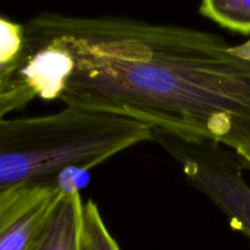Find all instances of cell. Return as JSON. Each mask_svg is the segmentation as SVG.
<instances>
[{
    "mask_svg": "<svg viewBox=\"0 0 250 250\" xmlns=\"http://www.w3.org/2000/svg\"><path fill=\"white\" fill-rule=\"evenodd\" d=\"M43 100L208 141L250 170V61L210 32L126 17L42 14L23 24Z\"/></svg>",
    "mask_w": 250,
    "mask_h": 250,
    "instance_id": "6da1fadb",
    "label": "cell"
},
{
    "mask_svg": "<svg viewBox=\"0 0 250 250\" xmlns=\"http://www.w3.org/2000/svg\"><path fill=\"white\" fill-rule=\"evenodd\" d=\"M153 139V129L138 121L71 106L42 116L4 117L0 119V190L58 186L68 168L90 171Z\"/></svg>",
    "mask_w": 250,
    "mask_h": 250,
    "instance_id": "7a4b0ae2",
    "label": "cell"
},
{
    "mask_svg": "<svg viewBox=\"0 0 250 250\" xmlns=\"http://www.w3.org/2000/svg\"><path fill=\"white\" fill-rule=\"evenodd\" d=\"M153 132V141L177 160L188 182L229 217L234 229L250 238V187L242 175V161L212 142Z\"/></svg>",
    "mask_w": 250,
    "mask_h": 250,
    "instance_id": "3957f363",
    "label": "cell"
},
{
    "mask_svg": "<svg viewBox=\"0 0 250 250\" xmlns=\"http://www.w3.org/2000/svg\"><path fill=\"white\" fill-rule=\"evenodd\" d=\"M58 186L33 185L0 190V250H34L54 208Z\"/></svg>",
    "mask_w": 250,
    "mask_h": 250,
    "instance_id": "277c9868",
    "label": "cell"
},
{
    "mask_svg": "<svg viewBox=\"0 0 250 250\" xmlns=\"http://www.w3.org/2000/svg\"><path fill=\"white\" fill-rule=\"evenodd\" d=\"M83 204L77 190L63 193L49 216L34 250H78Z\"/></svg>",
    "mask_w": 250,
    "mask_h": 250,
    "instance_id": "5b68a950",
    "label": "cell"
},
{
    "mask_svg": "<svg viewBox=\"0 0 250 250\" xmlns=\"http://www.w3.org/2000/svg\"><path fill=\"white\" fill-rule=\"evenodd\" d=\"M200 12L229 31L250 34V0H202Z\"/></svg>",
    "mask_w": 250,
    "mask_h": 250,
    "instance_id": "8992f818",
    "label": "cell"
},
{
    "mask_svg": "<svg viewBox=\"0 0 250 250\" xmlns=\"http://www.w3.org/2000/svg\"><path fill=\"white\" fill-rule=\"evenodd\" d=\"M78 250H120L103 220L99 208L92 199L83 204Z\"/></svg>",
    "mask_w": 250,
    "mask_h": 250,
    "instance_id": "52a82bcc",
    "label": "cell"
},
{
    "mask_svg": "<svg viewBox=\"0 0 250 250\" xmlns=\"http://www.w3.org/2000/svg\"><path fill=\"white\" fill-rule=\"evenodd\" d=\"M23 24L0 16V66L16 63L23 49Z\"/></svg>",
    "mask_w": 250,
    "mask_h": 250,
    "instance_id": "ba28073f",
    "label": "cell"
},
{
    "mask_svg": "<svg viewBox=\"0 0 250 250\" xmlns=\"http://www.w3.org/2000/svg\"><path fill=\"white\" fill-rule=\"evenodd\" d=\"M34 98H37L36 94L26 83L0 95V119L7 117L17 110L23 109Z\"/></svg>",
    "mask_w": 250,
    "mask_h": 250,
    "instance_id": "9c48e42d",
    "label": "cell"
},
{
    "mask_svg": "<svg viewBox=\"0 0 250 250\" xmlns=\"http://www.w3.org/2000/svg\"><path fill=\"white\" fill-rule=\"evenodd\" d=\"M20 60L16 63L6 66H0V95L24 84L23 81L19 76Z\"/></svg>",
    "mask_w": 250,
    "mask_h": 250,
    "instance_id": "30bf717a",
    "label": "cell"
},
{
    "mask_svg": "<svg viewBox=\"0 0 250 250\" xmlns=\"http://www.w3.org/2000/svg\"><path fill=\"white\" fill-rule=\"evenodd\" d=\"M231 49L237 56L250 61V39L249 41H247L246 43L239 44V45H236V46H232Z\"/></svg>",
    "mask_w": 250,
    "mask_h": 250,
    "instance_id": "8fae6325",
    "label": "cell"
}]
</instances>
